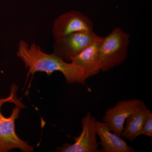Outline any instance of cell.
<instances>
[{
  "label": "cell",
  "mask_w": 152,
  "mask_h": 152,
  "mask_svg": "<svg viewBox=\"0 0 152 152\" xmlns=\"http://www.w3.org/2000/svg\"><path fill=\"white\" fill-rule=\"evenodd\" d=\"M16 55L28 69V77L37 72H45L50 75L59 71L63 74L68 84L86 85L83 70L80 67L66 61L53 53L49 54L44 53L35 43L29 45L26 41H20Z\"/></svg>",
  "instance_id": "6da1fadb"
},
{
  "label": "cell",
  "mask_w": 152,
  "mask_h": 152,
  "mask_svg": "<svg viewBox=\"0 0 152 152\" xmlns=\"http://www.w3.org/2000/svg\"><path fill=\"white\" fill-rule=\"evenodd\" d=\"M18 86L12 85L8 97L0 98V152L18 148L22 152L34 151V148L19 138L15 132V121L18 118L21 109L25 108L21 99L17 97Z\"/></svg>",
  "instance_id": "7a4b0ae2"
},
{
  "label": "cell",
  "mask_w": 152,
  "mask_h": 152,
  "mask_svg": "<svg viewBox=\"0 0 152 152\" xmlns=\"http://www.w3.org/2000/svg\"><path fill=\"white\" fill-rule=\"evenodd\" d=\"M130 38L129 34L118 27L108 35L102 37L100 47L102 72H108L126 61Z\"/></svg>",
  "instance_id": "3957f363"
},
{
  "label": "cell",
  "mask_w": 152,
  "mask_h": 152,
  "mask_svg": "<svg viewBox=\"0 0 152 152\" xmlns=\"http://www.w3.org/2000/svg\"><path fill=\"white\" fill-rule=\"evenodd\" d=\"M97 37L94 31L72 33L54 40L53 53L66 61L70 62L71 58L89 46Z\"/></svg>",
  "instance_id": "277c9868"
},
{
  "label": "cell",
  "mask_w": 152,
  "mask_h": 152,
  "mask_svg": "<svg viewBox=\"0 0 152 152\" xmlns=\"http://www.w3.org/2000/svg\"><path fill=\"white\" fill-rule=\"evenodd\" d=\"M96 121L90 112L82 118V131L78 137L73 139V144L65 143L57 147V152H101L99 149L94 124Z\"/></svg>",
  "instance_id": "5b68a950"
},
{
  "label": "cell",
  "mask_w": 152,
  "mask_h": 152,
  "mask_svg": "<svg viewBox=\"0 0 152 152\" xmlns=\"http://www.w3.org/2000/svg\"><path fill=\"white\" fill-rule=\"evenodd\" d=\"M94 30L93 22L80 12L72 10L60 15L55 20L52 32L54 40L72 33Z\"/></svg>",
  "instance_id": "8992f818"
},
{
  "label": "cell",
  "mask_w": 152,
  "mask_h": 152,
  "mask_svg": "<svg viewBox=\"0 0 152 152\" xmlns=\"http://www.w3.org/2000/svg\"><path fill=\"white\" fill-rule=\"evenodd\" d=\"M143 102L138 99L120 101L113 107L106 110L103 122L112 132L121 137L126 120Z\"/></svg>",
  "instance_id": "52a82bcc"
},
{
  "label": "cell",
  "mask_w": 152,
  "mask_h": 152,
  "mask_svg": "<svg viewBox=\"0 0 152 152\" xmlns=\"http://www.w3.org/2000/svg\"><path fill=\"white\" fill-rule=\"evenodd\" d=\"M102 37L98 36L91 45L71 58V62L83 69L86 80L102 71L100 44Z\"/></svg>",
  "instance_id": "ba28073f"
},
{
  "label": "cell",
  "mask_w": 152,
  "mask_h": 152,
  "mask_svg": "<svg viewBox=\"0 0 152 152\" xmlns=\"http://www.w3.org/2000/svg\"><path fill=\"white\" fill-rule=\"evenodd\" d=\"M97 135L100 139L101 152H135V150L130 146L121 137L110 130L103 122L96 121L94 124Z\"/></svg>",
  "instance_id": "9c48e42d"
},
{
  "label": "cell",
  "mask_w": 152,
  "mask_h": 152,
  "mask_svg": "<svg viewBox=\"0 0 152 152\" xmlns=\"http://www.w3.org/2000/svg\"><path fill=\"white\" fill-rule=\"evenodd\" d=\"M150 111L143 102L126 120V126L121 137L134 141L140 135L144 121Z\"/></svg>",
  "instance_id": "30bf717a"
},
{
  "label": "cell",
  "mask_w": 152,
  "mask_h": 152,
  "mask_svg": "<svg viewBox=\"0 0 152 152\" xmlns=\"http://www.w3.org/2000/svg\"><path fill=\"white\" fill-rule=\"evenodd\" d=\"M142 135L152 137V113L151 110L148 113L144 121L140 133V135Z\"/></svg>",
  "instance_id": "8fae6325"
}]
</instances>
